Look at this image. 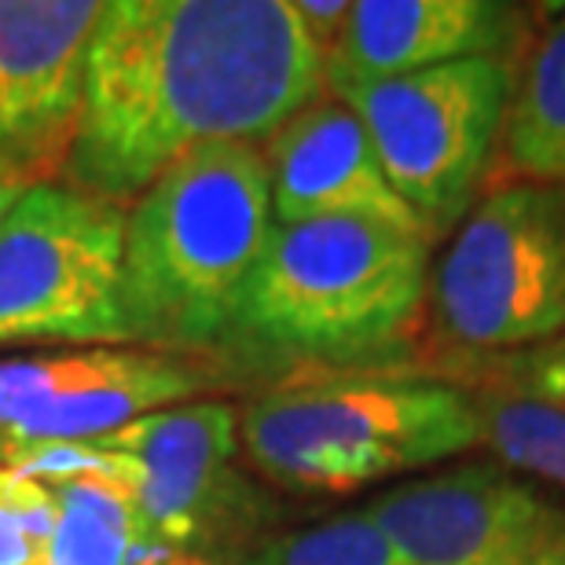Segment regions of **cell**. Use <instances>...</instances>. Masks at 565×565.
Instances as JSON below:
<instances>
[{
    "instance_id": "6da1fadb",
    "label": "cell",
    "mask_w": 565,
    "mask_h": 565,
    "mask_svg": "<svg viewBox=\"0 0 565 565\" xmlns=\"http://www.w3.org/2000/svg\"><path fill=\"white\" fill-rule=\"evenodd\" d=\"M323 88L294 0H107L66 184L126 206L191 147L268 140Z\"/></svg>"
},
{
    "instance_id": "7a4b0ae2",
    "label": "cell",
    "mask_w": 565,
    "mask_h": 565,
    "mask_svg": "<svg viewBox=\"0 0 565 565\" xmlns=\"http://www.w3.org/2000/svg\"><path fill=\"white\" fill-rule=\"evenodd\" d=\"M429 250V235L379 221H276L224 353L312 367L309 375L375 371L426 320Z\"/></svg>"
},
{
    "instance_id": "3957f363",
    "label": "cell",
    "mask_w": 565,
    "mask_h": 565,
    "mask_svg": "<svg viewBox=\"0 0 565 565\" xmlns=\"http://www.w3.org/2000/svg\"><path fill=\"white\" fill-rule=\"evenodd\" d=\"M276 228L257 143H202L162 169L126 213L121 316L129 342L206 360Z\"/></svg>"
},
{
    "instance_id": "277c9868",
    "label": "cell",
    "mask_w": 565,
    "mask_h": 565,
    "mask_svg": "<svg viewBox=\"0 0 565 565\" xmlns=\"http://www.w3.org/2000/svg\"><path fill=\"white\" fill-rule=\"evenodd\" d=\"M254 470L290 492L345 495L484 445L478 393L393 371H320L262 390L239 412Z\"/></svg>"
},
{
    "instance_id": "5b68a950",
    "label": "cell",
    "mask_w": 565,
    "mask_h": 565,
    "mask_svg": "<svg viewBox=\"0 0 565 565\" xmlns=\"http://www.w3.org/2000/svg\"><path fill=\"white\" fill-rule=\"evenodd\" d=\"M429 338L503 360L565 334V188L492 184L429 268Z\"/></svg>"
},
{
    "instance_id": "8992f818",
    "label": "cell",
    "mask_w": 565,
    "mask_h": 565,
    "mask_svg": "<svg viewBox=\"0 0 565 565\" xmlns=\"http://www.w3.org/2000/svg\"><path fill=\"white\" fill-rule=\"evenodd\" d=\"M522 55H484L382 82L327 85L360 118L382 173L426 232H456L500 154Z\"/></svg>"
},
{
    "instance_id": "52a82bcc",
    "label": "cell",
    "mask_w": 565,
    "mask_h": 565,
    "mask_svg": "<svg viewBox=\"0 0 565 565\" xmlns=\"http://www.w3.org/2000/svg\"><path fill=\"white\" fill-rule=\"evenodd\" d=\"M126 210L60 180L33 184L0 224V349L129 342L121 316Z\"/></svg>"
},
{
    "instance_id": "ba28073f",
    "label": "cell",
    "mask_w": 565,
    "mask_h": 565,
    "mask_svg": "<svg viewBox=\"0 0 565 565\" xmlns=\"http://www.w3.org/2000/svg\"><path fill=\"white\" fill-rule=\"evenodd\" d=\"M93 445L126 459L151 547L239 555L235 544L265 522V495L235 470L239 412L228 401L151 412Z\"/></svg>"
},
{
    "instance_id": "9c48e42d",
    "label": "cell",
    "mask_w": 565,
    "mask_h": 565,
    "mask_svg": "<svg viewBox=\"0 0 565 565\" xmlns=\"http://www.w3.org/2000/svg\"><path fill=\"white\" fill-rule=\"evenodd\" d=\"M364 511L408 565H544L565 514L500 462H467L375 495Z\"/></svg>"
},
{
    "instance_id": "30bf717a",
    "label": "cell",
    "mask_w": 565,
    "mask_h": 565,
    "mask_svg": "<svg viewBox=\"0 0 565 565\" xmlns=\"http://www.w3.org/2000/svg\"><path fill=\"white\" fill-rule=\"evenodd\" d=\"M99 0H0V162L52 180L85 99Z\"/></svg>"
},
{
    "instance_id": "8fae6325",
    "label": "cell",
    "mask_w": 565,
    "mask_h": 565,
    "mask_svg": "<svg viewBox=\"0 0 565 565\" xmlns=\"http://www.w3.org/2000/svg\"><path fill=\"white\" fill-rule=\"evenodd\" d=\"M529 38L533 15L525 4L356 0L334 52L323 60V85L382 82L484 55H522Z\"/></svg>"
},
{
    "instance_id": "7c38bea8",
    "label": "cell",
    "mask_w": 565,
    "mask_h": 565,
    "mask_svg": "<svg viewBox=\"0 0 565 565\" xmlns=\"http://www.w3.org/2000/svg\"><path fill=\"white\" fill-rule=\"evenodd\" d=\"M262 154L279 224L360 217L429 235L382 173L367 129L338 96L312 99L282 121L265 140Z\"/></svg>"
},
{
    "instance_id": "4fadbf2b",
    "label": "cell",
    "mask_w": 565,
    "mask_h": 565,
    "mask_svg": "<svg viewBox=\"0 0 565 565\" xmlns=\"http://www.w3.org/2000/svg\"><path fill=\"white\" fill-rule=\"evenodd\" d=\"M213 386L206 360L154 353V349H93V364L71 390L0 434V448L19 445H82L177 408Z\"/></svg>"
},
{
    "instance_id": "5bb4252c",
    "label": "cell",
    "mask_w": 565,
    "mask_h": 565,
    "mask_svg": "<svg viewBox=\"0 0 565 565\" xmlns=\"http://www.w3.org/2000/svg\"><path fill=\"white\" fill-rule=\"evenodd\" d=\"M492 184L565 188V8L540 22L518 60Z\"/></svg>"
},
{
    "instance_id": "9a60e30c",
    "label": "cell",
    "mask_w": 565,
    "mask_h": 565,
    "mask_svg": "<svg viewBox=\"0 0 565 565\" xmlns=\"http://www.w3.org/2000/svg\"><path fill=\"white\" fill-rule=\"evenodd\" d=\"M484 448L500 467L565 489V412L503 390L478 393Z\"/></svg>"
},
{
    "instance_id": "2e32d148",
    "label": "cell",
    "mask_w": 565,
    "mask_h": 565,
    "mask_svg": "<svg viewBox=\"0 0 565 565\" xmlns=\"http://www.w3.org/2000/svg\"><path fill=\"white\" fill-rule=\"evenodd\" d=\"M250 565H408L367 511L294 529L250 551Z\"/></svg>"
},
{
    "instance_id": "e0dca14e",
    "label": "cell",
    "mask_w": 565,
    "mask_h": 565,
    "mask_svg": "<svg viewBox=\"0 0 565 565\" xmlns=\"http://www.w3.org/2000/svg\"><path fill=\"white\" fill-rule=\"evenodd\" d=\"M55 522L52 492L26 473L0 467V565H49Z\"/></svg>"
},
{
    "instance_id": "ac0fdd59",
    "label": "cell",
    "mask_w": 565,
    "mask_h": 565,
    "mask_svg": "<svg viewBox=\"0 0 565 565\" xmlns=\"http://www.w3.org/2000/svg\"><path fill=\"white\" fill-rule=\"evenodd\" d=\"M93 364V349L55 356H19L0 360V434L44 408L55 393L71 390Z\"/></svg>"
},
{
    "instance_id": "d6986e66",
    "label": "cell",
    "mask_w": 565,
    "mask_h": 565,
    "mask_svg": "<svg viewBox=\"0 0 565 565\" xmlns=\"http://www.w3.org/2000/svg\"><path fill=\"white\" fill-rule=\"evenodd\" d=\"M495 379H500L495 390L565 412V334L540 349H529V353L503 356Z\"/></svg>"
},
{
    "instance_id": "ffe728a7",
    "label": "cell",
    "mask_w": 565,
    "mask_h": 565,
    "mask_svg": "<svg viewBox=\"0 0 565 565\" xmlns=\"http://www.w3.org/2000/svg\"><path fill=\"white\" fill-rule=\"evenodd\" d=\"M294 4H298V15L305 22V30H309L312 44L327 60V55L334 52L338 38H342L349 8L353 4H349V0H294Z\"/></svg>"
},
{
    "instance_id": "44dd1931",
    "label": "cell",
    "mask_w": 565,
    "mask_h": 565,
    "mask_svg": "<svg viewBox=\"0 0 565 565\" xmlns=\"http://www.w3.org/2000/svg\"><path fill=\"white\" fill-rule=\"evenodd\" d=\"M132 565H250V555H217V551H166L147 547Z\"/></svg>"
},
{
    "instance_id": "7402d4cb",
    "label": "cell",
    "mask_w": 565,
    "mask_h": 565,
    "mask_svg": "<svg viewBox=\"0 0 565 565\" xmlns=\"http://www.w3.org/2000/svg\"><path fill=\"white\" fill-rule=\"evenodd\" d=\"M38 184L33 177H26V173H19V169H11V166H4L0 162V224H4V217L11 210H15V202L26 195V191Z\"/></svg>"
},
{
    "instance_id": "603a6c76",
    "label": "cell",
    "mask_w": 565,
    "mask_h": 565,
    "mask_svg": "<svg viewBox=\"0 0 565 565\" xmlns=\"http://www.w3.org/2000/svg\"><path fill=\"white\" fill-rule=\"evenodd\" d=\"M544 565H565V533L555 540V547L547 551V558H544Z\"/></svg>"
}]
</instances>
